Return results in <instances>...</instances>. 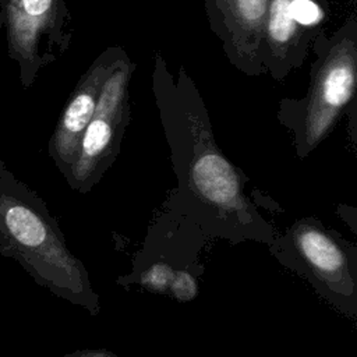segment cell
Masks as SVG:
<instances>
[{
	"mask_svg": "<svg viewBox=\"0 0 357 357\" xmlns=\"http://www.w3.org/2000/svg\"><path fill=\"white\" fill-rule=\"evenodd\" d=\"M0 254L57 297L96 314L98 296L45 201L0 160Z\"/></svg>",
	"mask_w": 357,
	"mask_h": 357,
	"instance_id": "obj_1",
	"label": "cell"
},
{
	"mask_svg": "<svg viewBox=\"0 0 357 357\" xmlns=\"http://www.w3.org/2000/svg\"><path fill=\"white\" fill-rule=\"evenodd\" d=\"M134 71L135 63L124 52L103 84L98 105L81 139L78 159L67 177L71 187L82 190L119 152L130 120V82Z\"/></svg>",
	"mask_w": 357,
	"mask_h": 357,
	"instance_id": "obj_4",
	"label": "cell"
},
{
	"mask_svg": "<svg viewBox=\"0 0 357 357\" xmlns=\"http://www.w3.org/2000/svg\"><path fill=\"white\" fill-rule=\"evenodd\" d=\"M124 52L126 49L120 45L103 49L79 77L59 117L49 141V153L66 178L78 159L81 139L95 112L103 84Z\"/></svg>",
	"mask_w": 357,
	"mask_h": 357,
	"instance_id": "obj_7",
	"label": "cell"
},
{
	"mask_svg": "<svg viewBox=\"0 0 357 357\" xmlns=\"http://www.w3.org/2000/svg\"><path fill=\"white\" fill-rule=\"evenodd\" d=\"M291 241L301 261L325 284L339 293L354 290L347 251L332 233L310 222H297L291 227Z\"/></svg>",
	"mask_w": 357,
	"mask_h": 357,
	"instance_id": "obj_8",
	"label": "cell"
},
{
	"mask_svg": "<svg viewBox=\"0 0 357 357\" xmlns=\"http://www.w3.org/2000/svg\"><path fill=\"white\" fill-rule=\"evenodd\" d=\"M329 17V0H269L264 29V68L283 81L303 66Z\"/></svg>",
	"mask_w": 357,
	"mask_h": 357,
	"instance_id": "obj_5",
	"label": "cell"
},
{
	"mask_svg": "<svg viewBox=\"0 0 357 357\" xmlns=\"http://www.w3.org/2000/svg\"><path fill=\"white\" fill-rule=\"evenodd\" d=\"M269 0H205L211 32L229 63L247 77L265 74L264 29Z\"/></svg>",
	"mask_w": 357,
	"mask_h": 357,
	"instance_id": "obj_6",
	"label": "cell"
},
{
	"mask_svg": "<svg viewBox=\"0 0 357 357\" xmlns=\"http://www.w3.org/2000/svg\"><path fill=\"white\" fill-rule=\"evenodd\" d=\"M0 31H1V26H0Z\"/></svg>",
	"mask_w": 357,
	"mask_h": 357,
	"instance_id": "obj_13",
	"label": "cell"
},
{
	"mask_svg": "<svg viewBox=\"0 0 357 357\" xmlns=\"http://www.w3.org/2000/svg\"><path fill=\"white\" fill-rule=\"evenodd\" d=\"M314 60L310 81L300 99L284 98L278 119L296 137L301 156L317 148L333 130L339 119L356 112L357 89V15L351 13L343 24L312 42Z\"/></svg>",
	"mask_w": 357,
	"mask_h": 357,
	"instance_id": "obj_2",
	"label": "cell"
},
{
	"mask_svg": "<svg viewBox=\"0 0 357 357\" xmlns=\"http://www.w3.org/2000/svg\"><path fill=\"white\" fill-rule=\"evenodd\" d=\"M167 294L181 301H190L198 294V284L188 272L174 271Z\"/></svg>",
	"mask_w": 357,
	"mask_h": 357,
	"instance_id": "obj_10",
	"label": "cell"
},
{
	"mask_svg": "<svg viewBox=\"0 0 357 357\" xmlns=\"http://www.w3.org/2000/svg\"><path fill=\"white\" fill-rule=\"evenodd\" d=\"M64 357H120L107 350H77L66 354Z\"/></svg>",
	"mask_w": 357,
	"mask_h": 357,
	"instance_id": "obj_11",
	"label": "cell"
},
{
	"mask_svg": "<svg viewBox=\"0 0 357 357\" xmlns=\"http://www.w3.org/2000/svg\"><path fill=\"white\" fill-rule=\"evenodd\" d=\"M0 26L25 89L67 52L73 38L68 0H0Z\"/></svg>",
	"mask_w": 357,
	"mask_h": 357,
	"instance_id": "obj_3",
	"label": "cell"
},
{
	"mask_svg": "<svg viewBox=\"0 0 357 357\" xmlns=\"http://www.w3.org/2000/svg\"><path fill=\"white\" fill-rule=\"evenodd\" d=\"M349 1H350L353 6H356V3H357V0H349Z\"/></svg>",
	"mask_w": 357,
	"mask_h": 357,
	"instance_id": "obj_12",
	"label": "cell"
},
{
	"mask_svg": "<svg viewBox=\"0 0 357 357\" xmlns=\"http://www.w3.org/2000/svg\"><path fill=\"white\" fill-rule=\"evenodd\" d=\"M174 271L166 264H155L149 266L141 276V284L159 294H167Z\"/></svg>",
	"mask_w": 357,
	"mask_h": 357,
	"instance_id": "obj_9",
	"label": "cell"
}]
</instances>
